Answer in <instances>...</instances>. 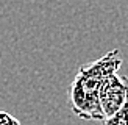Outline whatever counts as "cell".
<instances>
[{"label": "cell", "instance_id": "6da1fadb", "mask_svg": "<svg viewBox=\"0 0 128 125\" xmlns=\"http://www.w3.org/2000/svg\"><path fill=\"white\" fill-rule=\"evenodd\" d=\"M122 56L119 50H110L102 58L80 66L69 88V105L78 117L84 120H103V111L98 100L100 84L108 75L119 72Z\"/></svg>", "mask_w": 128, "mask_h": 125}, {"label": "cell", "instance_id": "7a4b0ae2", "mask_svg": "<svg viewBox=\"0 0 128 125\" xmlns=\"http://www.w3.org/2000/svg\"><path fill=\"white\" fill-rule=\"evenodd\" d=\"M128 98V78L114 72L102 81L98 89V100L105 119L112 116L124 106Z\"/></svg>", "mask_w": 128, "mask_h": 125}, {"label": "cell", "instance_id": "3957f363", "mask_svg": "<svg viewBox=\"0 0 128 125\" xmlns=\"http://www.w3.org/2000/svg\"><path fill=\"white\" fill-rule=\"evenodd\" d=\"M103 125H128V98L117 112L103 119Z\"/></svg>", "mask_w": 128, "mask_h": 125}, {"label": "cell", "instance_id": "277c9868", "mask_svg": "<svg viewBox=\"0 0 128 125\" xmlns=\"http://www.w3.org/2000/svg\"><path fill=\"white\" fill-rule=\"evenodd\" d=\"M0 125H20V122L10 112L0 111Z\"/></svg>", "mask_w": 128, "mask_h": 125}]
</instances>
